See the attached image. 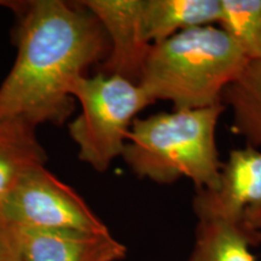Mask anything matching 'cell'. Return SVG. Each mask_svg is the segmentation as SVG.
Here are the masks:
<instances>
[{"instance_id": "cell-1", "label": "cell", "mask_w": 261, "mask_h": 261, "mask_svg": "<svg viewBox=\"0 0 261 261\" xmlns=\"http://www.w3.org/2000/svg\"><path fill=\"white\" fill-rule=\"evenodd\" d=\"M109 50L103 25L80 2H29L17 28V57L0 86V121L62 125L74 110L73 84Z\"/></svg>"}, {"instance_id": "cell-2", "label": "cell", "mask_w": 261, "mask_h": 261, "mask_svg": "<svg viewBox=\"0 0 261 261\" xmlns=\"http://www.w3.org/2000/svg\"><path fill=\"white\" fill-rule=\"evenodd\" d=\"M250 60L223 28L204 25L179 32L150 48L139 85L156 103L174 110L221 104L223 93Z\"/></svg>"}, {"instance_id": "cell-3", "label": "cell", "mask_w": 261, "mask_h": 261, "mask_svg": "<svg viewBox=\"0 0 261 261\" xmlns=\"http://www.w3.org/2000/svg\"><path fill=\"white\" fill-rule=\"evenodd\" d=\"M225 110L221 103L136 119L122 159L139 178L172 184L185 177L194 182L196 191L213 190L219 185L224 165L215 132Z\"/></svg>"}, {"instance_id": "cell-4", "label": "cell", "mask_w": 261, "mask_h": 261, "mask_svg": "<svg viewBox=\"0 0 261 261\" xmlns=\"http://www.w3.org/2000/svg\"><path fill=\"white\" fill-rule=\"evenodd\" d=\"M70 93L81 104V114L69 123L79 159L97 172H106L122 156L137 114L155 102L139 84L103 73L79 77Z\"/></svg>"}, {"instance_id": "cell-5", "label": "cell", "mask_w": 261, "mask_h": 261, "mask_svg": "<svg viewBox=\"0 0 261 261\" xmlns=\"http://www.w3.org/2000/svg\"><path fill=\"white\" fill-rule=\"evenodd\" d=\"M3 217L17 228L109 233L103 223L73 189L45 168L33 169L6 200Z\"/></svg>"}, {"instance_id": "cell-6", "label": "cell", "mask_w": 261, "mask_h": 261, "mask_svg": "<svg viewBox=\"0 0 261 261\" xmlns=\"http://www.w3.org/2000/svg\"><path fill=\"white\" fill-rule=\"evenodd\" d=\"M192 208L197 219L220 218L261 233V151L252 146L228 154L213 190L196 191Z\"/></svg>"}, {"instance_id": "cell-7", "label": "cell", "mask_w": 261, "mask_h": 261, "mask_svg": "<svg viewBox=\"0 0 261 261\" xmlns=\"http://www.w3.org/2000/svg\"><path fill=\"white\" fill-rule=\"evenodd\" d=\"M98 18L110 42L103 74L119 75L138 84L152 45L142 29V0H86L80 2Z\"/></svg>"}, {"instance_id": "cell-8", "label": "cell", "mask_w": 261, "mask_h": 261, "mask_svg": "<svg viewBox=\"0 0 261 261\" xmlns=\"http://www.w3.org/2000/svg\"><path fill=\"white\" fill-rule=\"evenodd\" d=\"M17 228V227H16ZM22 261H120L127 248L112 233L17 228Z\"/></svg>"}, {"instance_id": "cell-9", "label": "cell", "mask_w": 261, "mask_h": 261, "mask_svg": "<svg viewBox=\"0 0 261 261\" xmlns=\"http://www.w3.org/2000/svg\"><path fill=\"white\" fill-rule=\"evenodd\" d=\"M220 0H142V29L154 45L188 29L219 24Z\"/></svg>"}, {"instance_id": "cell-10", "label": "cell", "mask_w": 261, "mask_h": 261, "mask_svg": "<svg viewBox=\"0 0 261 261\" xmlns=\"http://www.w3.org/2000/svg\"><path fill=\"white\" fill-rule=\"evenodd\" d=\"M37 126L22 119L0 121V215L6 200L21 179L47 161L35 135Z\"/></svg>"}, {"instance_id": "cell-11", "label": "cell", "mask_w": 261, "mask_h": 261, "mask_svg": "<svg viewBox=\"0 0 261 261\" xmlns=\"http://www.w3.org/2000/svg\"><path fill=\"white\" fill-rule=\"evenodd\" d=\"M260 243L259 232L220 218H202L189 261H255L252 248Z\"/></svg>"}, {"instance_id": "cell-12", "label": "cell", "mask_w": 261, "mask_h": 261, "mask_svg": "<svg viewBox=\"0 0 261 261\" xmlns=\"http://www.w3.org/2000/svg\"><path fill=\"white\" fill-rule=\"evenodd\" d=\"M221 102L232 113L234 135L247 146L261 148V62L250 61L236 81L228 85Z\"/></svg>"}, {"instance_id": "cell-13", "label": "cell", "mask_w": 261, "mask_h": 261, "mask_svg": "<svg viewBox=\"0 0 261 261\" xmlns=\"http://www.w3.org/2000/svg\"><path fill=\"white\" fill-rule=\"evenodd\" d=\"M219 25L250 61L261 62V0H220Z\"/></svg>"}, {"instance_id": "cell-14", "label": "cell", "mask_w": 261, "mask_h": 261, "mask_svg": "<svg viewBox=\"0 0 261 261\" xmlns=\"http://www.w3.org/2000/svg\"><path fill=\"white\" fill-rule=\"evenodd\" d=\"M0 261H22L17 228L0 215Z\"/></svg>"}, {"instance_id": "cell-15", "label": "cell", "mask_w": 261, "mask_h": 261, "mask_svg": "<svg viewBox=\"0 0 261 261\" xmlns=\"http://www.w3.org/2000/svg\"><path fill=\"white\" fill-rule=\"evenodd\" d=\"M2 4H10V3H6V2H0V5Z\"/></svg>"}]
</instances>
